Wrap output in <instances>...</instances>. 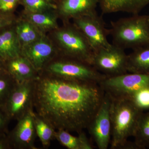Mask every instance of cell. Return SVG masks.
Masks as SVG:
<instances>
[{
	"label": "cell",
	"instance_id": "cell-1",
	"mask_svg": "<svg viewBox=\"0 0 149 149\" xmlns=\"http://www.w3.org/2000/svg\"><path fill=\"white\" fill-rule=\"evenodd\" d=\"M104 94L96 82L39 73L35 80L34 110L56 130L78 133L87 129Z\"/></svg>",
	"mask_w": 149,
	"mask_h": 149
},
{
	"label": "cell",
	"instance_id": "cell-2",
	"mask_svg": "<svg viewBox=\"0 0 149 149\" xmlns=\"http://www.w3.org/2000/svg\"><path fill=\"white\" fill-rule=\"evenodd\" d=\"M110 97V149H127L130 142L128 141V138L133 136L139 117L143 111L128 98Z\"/></svg>",
	"mask_w": 149,
	"mask_h": 149
},
{
	"label": "cell",
	"instance_id": "cell-3",
	"mask_svg": "<svg viewBox=\"0 0 149 149\" xmlns=\"http://www.w3.org/2000/svg\"><path fill=\"white\" fill-rule=\"evenodd\" d=\"M109 35L113 45L123 49L149 46V16L133 15L112 21Z\"/></svg>",
	"mask_w": 149,
	"mask_h": 149
},
{
	"label": "cell",
	"instance_id": "cell-4",
	"mask_svg": "<svg viewBox=\"0 0 149 149\" xmlns=\"http://www.w3.org/2000/svg\"><path fill=\"white\" fill-rule=\"evenodd\" d=\"M52 32L58 56L92 65L94 51L85 35L73 23L65 22L62 27Z\"/></svg>",
	"mask_w": 149,
	"mask_h": 149
},
{
	"label": "cell",
	"instance_id": "cell-5",
	"mask_svg": "<svg viewBox=\"0 0 149 149\" xmlns=\"http://www.w3.org/2000/svg\"><path fill=\"white\" fill-rule=\"evenodd\" d=\"M41 73L66 79L99 83L107 77L91 65L59 56L49 62L39 73Z\"/></svg>",
	"mask_w": 149,
	"mask_h": 149
},
{
	"label": "cell",
	"instance_id": "cell-6",
	"mask_svg": "<svg viewBox=\"0 0 149 149\" xmlns=\"http://www.w3.org/2000/svg\"><path fill=\"white\" fill-rule=\"evenodd\" d=\"M105 93L114 97H128L149 86V74L131 73L107 77L99 83Z\"/></svg>",
	"mask_w": 149,
	"mask_h": 149
},
{
	"label": "cell",
	"instance_id": "cell-7",
	"mask_svg": "<svg viewBox=\"0 0 149 149\" xmlns=\"http://www.w3.org/2000/svg\"><path fill=\"white\" fill-rule=\"evenodd\" d=\"M127 61L125 50L111 44L94 52L92 66L107 77H113L128 72Z\"/></svg>",
	"mask_w": 149,
	"mask_h": 149
},
{
	"label": "cell",
	"instance_id": "cell-8",
	"mask_svg": "<svg viewBox=\"0 0 149 149\" xmlns=\"http://www.w3.org/2000/svg\"><path fill=\"white\" fill-rule=\"evenodd\" d=\"M35 80L17 83L2 107L10 120H17L28 112L34 110Z\"/></svg>",
	"mask_w": 149,
	"mask_h": 149
},
{
	"label": "cell",
	"instance_id": "cell-9",
	"mask_svg": "<svg viewBox=\"0 0 149 149\" xmlns=\"http://www.w3.org/2000/svg\"><path fill=\"white\" fill-rule=\"evenodd\" d=\"M73 24L85 35L94 52L109 47L111 44L109 42V29L101 17L97 13L72 19Z\"/></svg>",
	"mask_w": 149,
	"mask_h": 149
},
{
	"label": "cell",
	"instance_id": "cell-10",
	"mask_svg": "<svg viewBox=\"0 0 149 149\" xmlns=\"http://www.w3.org/2000/svg\"><path fill=\"white\" fill-rule=\"evenodd\" d=\"M111 102L110 96L105 93L100 109L87 128L99 149H107L110 142Z\"/></svg>",
	"mask_w": 149,
	"mask_h": 149
},
{
	"label": "cell",
	"instance_id": "cell-11",
	"mask_svg": "<svg viewBox=\"0 0 149 149\" xmlns=\"http://www.w3.org/2000/svg\"><path fill=\"white\" fill-rule=\"evenodd\" d=\"M21 55L30 62L39 73L58 55V53L53 40L45 34L35 42L22 48Z\"/></svg>",
	"mask_w": 149,
	"mask_h": 149
},
{
	"label": "cell",
	"instance_id": "cell-12",
	"mask_svg": "<svg viewBox=\"0 0 149 149\" xmlns=\"http://www.w3.org/2000/svg\"><path fill=\"white\" fill-rule=\"evenodd\" d=\"M34 113V110L30 111L18 119L15 128L8 133L12 149H37L35 145L37 136Z\"/></svg>",
	"mask_w": 149,
	"mask_h": 149
},
{
	"label": "cell",
	"instance_id": "cell-13",
	"mask_svg": "<svg viewBox=\"0 0 149 149\" xmlns=\"http://www.w3.org/2000/svg\"><path fill=\"white\" fill-rule=\"evenodd\" d=\"M98 0H60L57 12L63 22L97 12Z\"/></svg>",
	"mask_w": 149,
	"mask_h": 149
},
{
	"label": "cell",
	"instance_id": "cell-14",
	"mask_svg": "<svg viewBox=\"0 0 149 149\" xmlns=\"http://www.w3.org/2000/svg\"><path fill=\"white\" fill-rule=\"evenodd\" d=\"M14 24L0 29V60L4 63L21 55Z\"/></svg>",
	"mask_w": 149,
	"mask_h": 149
},
{
	"label": "cell",
	"instance_id": "cell-15",
	"mask_svg": "<svg viewBox=\"0 0 149 149\" xmlns=\"http://www.w3.org/2000/svg\"><path fill=\"white\" fill-rule=\"evenodd\" d=\"M7 72L17 83L36 80L39 72L30 62L22 56H19L4 63Z\"/></svg>",
	"mask_w": 149,
	"mask_h": 149
},
{
	"label": "cell",
	"instance_id": "cell-16",
	"mask_svg": "<svg viewBox=\"0 0 149 149\" xmlns=\"http://www.w3.org/2000/svg\"><path fill=\"white\" fill-rule=\"evenodd\" d=\"M103 14L125 12L138 14L149 4V0H98Z\"/></svg>",
	"mask_w": 149,
	"mask_h": 149
},
{
	"label": "cell",
	"instance_id": "cell-17",
	"mask_svg": "<svg viewBox=\"0 0 149 149\" xmlns=\"http://www.w3.org/2000/svg\"><path fill=\"white\" fill-rule=\"evenodd\" d=\"M14 25L21 48L35 42L46 34L23 17L15 20Z\"/></svg>",
	"mask_w": 149,
	"mask_h": 149
},
{
	"label": "cell",
	"instance_id": "cell-18",
	"mask_svg": "<svg viewBox=\"0 0 149 149\" xmlns=\"http://www.w3.org/2000/svg\"><path fill=\"white\" fill-rule=\"evenodd\" d=\"M22 17L29 20L41 32H46L54 31L58 28L57 19L59 17L57 10L38 13H23Z\"/></svg>",
	"mask_w": 149,
	"mask_h": 149
},
{
	"label": "cell",
	"instance_id": "cell-19",
	"mask_svg": "<svg viewBox=\"0 0 149 149\" xmlns=\"http://www.w3.org/2000/svg\"><path fill=\"white\" fill-rule=\"evenodd\" d=\"M133 50L128 55L127 71L149 74V46Z\"/></svg>",
	"mask_w": 149,
	"mask_h": 149
},
{
	"label": "cell",
	"instance_id": "cell-20",
	"mask_svg": "<svg viewBox=\"0 0 149 149\" xmlns=\"http://www.w3.org/2000/svg\"><path fill=\"white\" fill-rule=\"evenodd\" d=\"M55 139L68 149H93L94 146L83 131L74 136L63 129L56 130Z\"/></svg>",
	"mask_w": 149,
	"mask_h": 149
},
{
	"label": "cell",
	"instance_id": "cell-21",
	"mask_svg": "<svg viewBox=\"0 0 149 149\" xmlns=\"http://www.w3.org/2000/svg\"><path fill=\"white\" fill-rule=\"evenodd\" d=\"M34 119L37 136L40 139L43 147L47 148L51 141L55 139L56 130L49 121L35 111Z\"/></svg>",
	"mask_w": 149,
	"mask_h": 149
},
{
	"label": "cell",
	"instance_id": "cell-22",
	"mask_svg": "<svg viewBox=\"0 0 149 149\" xmlns=\"http://www.w3.org/2000/svg\"><path fill=\"white\" fill-rule=\"evenodd\" d=\"M133 136L139 149L149 148V112L141 113Z\"/></svg>",
	"mask_w": 149,
	"mask_h": 149
},
{
	"label": "cell",
	"instance_id": "cell-23",
	"mask_svg": "<svg viewBox=\"0 0 149 149\" xmlns=\"http://www.w3.org/2000/svg\"><path fill=\"white\" fill-rule=\"evenodd\" d=\"M17 83L7 71L0 72V107L3 106Z\"/></svg>",
	"mask_w": 149,
	"mask_h": 149
},
{
	"label": "cell",
	"instance_id": "cell-24",
	"mask_svg": "<svg viewBox=\"0 0 149 149\" xmlns=\"http://www.w3.org/2000/svg\"><path fill=\"white\" fill-rule=\"evenodd\" d=\"M20 4L24 7V12L27 13H38L57 10L58 7L57 5L46 0H21Z\"/></svg>",
	"mask_w": 149,
	"mask_h": 149
},
{
	"label": "cell",
	"instance_id": "cell-25",
	"mask_svg": "<svg viewBox=\"0 0 149 149\" xmlns=\"http://www.w3.org/2000/svg\"><path fill=\"white\" fill-rule=\"evenodd\" d=\"M127 98L141 110L149 109V86L142 88Z\"/></svg>",
	"mask_w": 149,
	"mask_h": 149
},
{
	"label": "cell",
	"instance_id": "cell-26",
	"mask_svg": "<svg viewBox=\"0 0 149 149\" xmlns=\"http://www.w3.org/2000/svg\"><path fill=\"white\" fill-rule=\"evenodd\" d=\"M21 0H0V14L12 16V13Z\"/></svg>",
	"mask_w": 149,
	"mask_h": 149
},
{
	"label": "cell",
	"instance_id": "cell-27",
	"mask_svg": "<svg viewBox=\"0 0 149 149\" xmlns=\"http://www.w3.org/2000/svg\"><path fill=\"white\" fill-rule=\"evenodd\" d=\"M10 121L2 108L0 107V135L8 133V126Z\"/></svg>",
	"mask_w": 149,
	"mask_h": 149
},
{
	"label": "cell",
	"instance_id": "cell-28",
	"mask_svg": "<svg viewBox=\"0 0 149 149\" xmlns=\"http://www.w3.org/2000/svg\"><path fill=\"white\" fill-rule=\"evenodd\" d=\"M15 20L13 17L4 16L0 14V29L14 23Z\"/></svg>",
	"mask_w": 149,
	"mask_h": 149
},
{
	"label": "cell",
	"instance_id": "cell-29",
	"mask_svg": "<svg viewBox=\"0 0 149 149\" xmlns=\"http://www.w3.org/2000/svg\"><path fill=\"white\" fill-rule=\"evenodd\" d=\"M8 133L0 135V149H12Z\"/></svg>",
	"mask_w": 149,
	"mask_h": 149
},
{
	"label": "cell",
	"instance_id": "cell-30",
	"mask_svg": "<svg viewBox=\"0 0 149 149\" xmlns=\"http://www.w3.org/2000/svg\"><path fill=\"white\" fill-rule=\"evenodd\" d=\"M6 71V70L5 63L3 62L0 60V72Z\"/></svg>",
	"mask_w": 149,
	"mask_h": 149
},
{
	"label": "cell",
	"instance_id": "cell-31",
	"mask_svg": "<svg viewBox=\"0 0 149 149\" xmlns=\"http://www.w3.org/2000/svg\"><path fill=\"white\" fill-rule=\"evenodd\" d=\"M47 1L49 2L52 3L54 4L57 5H58V3L59 2V1L60 0H46Z\"/></svg>",
	"mask_w": 149,
	"mask_h": 149
},
{
	"label": "cell",
	"instance_id": "cell-32",
	"mask_svg": "<svg viewBox=\"0 0 149 149\" xmlns=\"http://www.w3.org/2000/svg\"><path fill=\"white\" fill-rule=\"evenodd\" d=\"M148 15H149V14Z\"/></svg>",
	"mask_w": 149,
	"mask_h": 149
}]
</instances>
